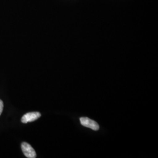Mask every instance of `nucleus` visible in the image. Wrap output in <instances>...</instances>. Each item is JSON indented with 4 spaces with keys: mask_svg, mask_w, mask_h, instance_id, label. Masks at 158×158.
I'll list each match as a JSON object with an SVG mask.
<instances>
[{
    "mask_svg": "<svg viewBox=\"0 0 158 158\" xmlns=\"http://www.w3.org/2000/svg\"><path fill=\"white\" fill-rule=\"evenodd\" d=\"M21 148L23 154L27 158H35L36 157L35 151L28 143L25 142H23L21 144Z\"/></svg>",
    "mask_w": 158,
    "mask_h": 158,
    "instance_id": "1",
    "label": "nucleus"
},
{
    "mask_svg": "<svg viewBox=\"0 0 158 158\" xmlns=\"http://www.w3.org/2000/svg\"><path fill=\"white\" fill-rule=\"evenodd\" d=\"M80 121L81 124L84 127L89 128L94 131L99 130V125L97 124V123L94 120H92L87 117H81L80 118Z\"/></svg>",
    "mask_w": 158,
    "mask_h": 158,
    "instance_id": "2",
    "label": "nucleus"
},
{
    "mask_svg": "<svg viewBox=\"0 0 158 158\" xmlns=\"http://www.w3.org/2000/svg\"><path fill=\"white\" fill-rule=\"evenodd\" d=\"M41 117V114L39 112H32L25 114L21 118V122L24 124H27L38 119Z\"/></svg>",
    "mask_w": 158,
    "mask_h": 158,
    "instance_id": "3",
    "label": "nucleus"
},
{
    "mask_svg": "<svg viewBox=\"0 0 158 158\" xmlns=\"http://www.w3.org/2000/svg\"><path fill=\"white\" fill-rule=\"evenodd\" d=\"M3 108H4V102L1 100H0V115L3 111Z\"/></svg>",
    "mask_w": 158,
    "mask_h": 158,
    "instance_id": "4",
    "label": "nucleus"
}]
</instances>
